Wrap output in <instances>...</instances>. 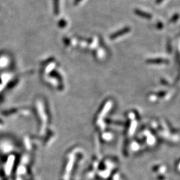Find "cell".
I'll use <instances>...</instances> for the list:
<instances>
[{"mask_svg": "<svg viewBox=\"0 0 180 180\" xmlns=\"http://www.w3.org/2000/svg\"><path fill=\"white\" fill-rule=\"evenodd\" d=\"M135 12L137 13V14L140 15V16H142L144 17V18H151V15L146 14V13H145V12H143V11H139V10H136Z\"/></svg>", "mask_w": 180, "mask_h": 180, "instance_id": "obj_1", "label": "cell"}]
</instances>
